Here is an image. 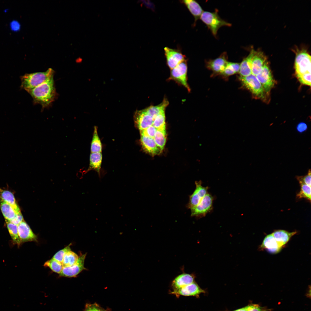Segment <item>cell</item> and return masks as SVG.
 Wrapping results in <instances>:
<instances>
[{
    "label": "cell",
    "mask_w": 311,
    "mask_h": 311,
    "mask_svg": "<svg viewBox=\"0 0 311 311\" xmlns=\"http://www.w3.org/2000/svg\"><path fill=\"white\" fill-rule=\"evenodd\" d=\"M54 75L35 88L27 91L31 96L34 104H39L42 109L48 107L54 100L56 91Z\"/></svg>",
    "instance_id": "obj_1"
},
{
    "label": "cell",
    "mask_w": 311,
    "mask_h": 311,
    "mask_svg": "<svg viewBox=\"0 0 311 311\" xmlns=\"http://www.w3.org/2000/svg\"><path fill=\"white\" fill-rule=\"evenodd\" d=\"M54 70L50 68L43 72L26 73L20 77V88L27 91L40 85L54 75Z\"/></svg>",
    "instance_id": "obj_2"
},
{
    "label": "cell",
    "mask_w": 311,
    "mask_h": 311,
    "mask_svg": "<svg viewBox=\"0 0 311 311\" xmlns=\"http://www.w3.org/2000/svg\"><path fill=\"white\" fill-rule=\"evenodd\" d=\"M200 18L207 25L215 37H216L218 29L221 27L231 26V23L223 20L219 17L217 10L212 12L204 11Z\"/></svg>",
    "instance_id": "obj_3"
},
{
    "label": "cell",
    "mask_w": 311,
    "mask_h": 311,
    "mask_svg": "<svg viewBox=\"0 0 311 311\" xmlns=\"http://www.w3.org/2000/svg\"><path fill=\"white\" fill-rule=\"evenodd\" d=\"M242 84L256 97L263 100L267 97L261 84L256 76L251 74L246 77H239Z\"/></svg>",
    "instance_id": "obj_4"
},
{
    "label": "cell",
    "mask_w": 311,
    "mask_h": 311,
    "mask_svg": "<svg viewBox=\"0 0 311 311\" xmlns=\"http://www.w3.org/2000/svg\"><path fill=\"white\" fill-rule=\"evenodd\" d=\"M295 62L296 76L311 73V56L304 49L297 50Z\"/></svg>",
    "instance_id": "obj_5"
},
{
    "label": "cell",
    "mask_w": 311,
    "mask_h": 311,
    "mask_svg": "<svg viewBox=\"0 0 311 311\" xmlns=\"http://www.w3.org/2000/svg\"><path fill=\"white\" fill-rule=\"evenodd\" d=\"M187 61L186 60L171 69L170 75L168 80L175 81L190 92V89L187 82Z\"/></svg>",
    "instance_id": "obj_6"
},
{
    "label": "cell",
    "mask_w": 311,
    "mask_h": 311,
    "mask_svg": "<svg viewBox=\"0 0 311 311\" xmlns=\"http://www.w3.org/2000/svg\"><path fill=\"white\" fill-rule=\"evenodd\" d=\"M261 84L267 95L274 85L275 82L267 61L261 72L256 76Z\"/></svg>",
    "instance_id": "obj_7"
},
{
    "label": "cell",
    "mask_w": 311,
    "mask_h": 311,
    "mask_svg": "<svg viewBox=\"0 0 311 311\" xmlns=\"http://www.w3.org/2000/svg\"><path fill=\"white\" fill-rule=\"evenodd\" d=\"M166 63L172 69L186 59V56L179 48L173 49L166 47L164 48Z\"/></svg>",
    "instance_id": "obj_8"
},
{
    "label": "cell",
    "mask_w": 311,
    "mask_h": 311,
    "mask_svg": "<svg viewBox=\"0 0 311 311\" xmlns=\"http://www.w3.org/2000/svg\"><path fill=\"white\" fill-rule=\"evenodd\" d=\"M213 198L209 194H206L196 206L190 209L192 216L202 217L212 209Z\"/></svg>",
    "instance_id": "obj_9"
},
{
    "label": "cell",
    "mask_w": 311,
    "mask_h": 311,
    "mask_svg": "<svg viewBox=\"0 0 311 311\" xmlns=\"http://www.w3.org/2000/svg\"><path fill=\"white\" fill-rule=\"evenodd\" d=\"M87 253L81 254L79 257L77 262L73 265L63 267L59 274L60 276L72 277L76 276L86 268L84 267V262Z\"/></svg>",
    "instance_id": "obj_10"
},
{
    "label": "cell",
    "mask_w": 311,
    "mask_h": 311,
    "mask_svg": "<svg viewBox=\"0 0 311 311\" xmlns=\"http://www.w3.org/2000/svg\"><path fill=\"white\" fill-rule=\"evenodd\" d=\"M228 56L226 52L222 53L218 58L210 60L206 62L207 68L216 74H221L226 66L228 62Z\"/></svg>",
    "instance_id": "obj_11"
},
{
    "label": "cell",
    "mask_w": 311,
    "mask_h": 311,
    "mask_svg": "<svg viewBox=\"0 0 311 311\" xmlns=\"http://www.w3.org/2000/svg\"><path fill=\"white\" fill-rule=\"evenodd\" d=\"M134 119L136 124L140 131L145 130L153 125V119L145 109L136 111L135 113Z\"/></svg>",
    "instance_id": "obj_12"
},
{
    "label": "cell",
    "mask_w": 311,
    "mask_h": 311,
    "mask_svg": "<svg viewBox=\"0 0 311 311\" xmlns=\"http://www.w3.org/2000/svg\"><path fill=\"white\" fill-rule=\"evenodd\" d=\"M17 228L21 244L28 242H37V236L24 220L17 225Z\"/></svg>",
    "instance_id": "obj_13"
},
{
    "label": "cell",
    "mask_w": 311,
    "mask_h": 311,
    "mask_svg": "<svg viewBox=\"0 0 311 311\" xmlns=\"http://www.w3.org/2000/svg\"><path fill=\"white\" fill-rule=\"evenodd\" d=\"M205 292L196 283L194 282L178 290L172 291L170 293L175 295L177 297L180 295L198 297L200 294Z\"/></svg>",
    "instance_id": "obj_14"
},
{
    "label": "cell",
    "mask_w": 311,
    "mask_h": 311,
    "mask_svg": "<svg viewBox=\"0 0 311 311\" xmlns=\"http://www.w3.org/2000/svg\"><path fill=\"white\" fill-rule=\"evenodd\" d=\"M195 184L196 189L189 197L188 206L190 209L198 205L203 198L208 194L207 187L202 186L200 181H196Z\"/></svg>",
    "instance_id": "obj_15"
},
{
    "label": "cell",
    "mask_w": 311,
    "mask_h": 311,
    "mask_svg": "<svg viewBox=\"0 0 311 311\" xmlns=\"http://www.w3.org/2000/svg\"><path fill=\"white\" fill-rule=\"evenodd\" d=\"M260 248L266 250L270 253L274 254L278 253L282 248L279 245L271 233L265 236Z\"/></svg>",
    "instance_id": "obj_16"
},
{
    "label": "cell",
    "mask_w": 311,
    "mask_h": 311,
    "mask_svg": "<svg viewBox=\"0 0 311 311\" xmlns=\"http://www.w3.org/2000/svg\"><path fill=\"white\" fill-rule=\"evenodd\" d=\"M267 57L261 51H256L252 61V74L256 76L262 70L266 62Z\"/></svg>",
    "instance_id": "obj_17"
},
{
    "label": "cell",
    "mask_w": 311,
    "mask_h": 311,
    "mask_svg": "<svg viewBox=\"0 0 311 311\" xmlns=\"http://www.w3.org/2000/svg\"><path fill=\"white\" fill-rule=\"evenodd\" d=\"M141 140L144 149L152 155L159 154L162 150L156 144L153 138L141 135Z\"/></svg>",
    "instance_id": "obj_18"
},
{
    "label": "cell",
    "mask_w": 311,
    "mask_h": 311,
    "mask_svg": "<svg viewBox=\"0 0 311 311\" xmlns=\"http://www.w3.org/2000/svg\"><path fill=\"white\" fill-rule=\"evenodd\" d=\"M194 276L187 274H183L177 277L173 281L172 287L173 291L181 288L194 282Z\"/></svg>",
    "instance_id": "obj_19"
},
{
    "label": "cell",
    "mask_w": 311,
    "mask_h": 311,
    "mask_svg": "<svg viewBox=\"0 0 311 311\" xmlns=\"http://www.w3.org/2000/svg\"><path fill=\"white\" fill-rule=\"evenodd\" d=\"M256 52L252 49L240 64L239 73L240 77L247 76L252 74V61Z\"/></svg>",
    "instance_id": "obj_20"
},
{
    "label": "cell",
    "mask_w": 311,
    "mask_h": 311,
    "mask_svg": "<svg viewBox=\"0 0 311 311\" xmlns=\"http://www.w3.org/2000/svg\"><path fill=\"white\" fill-rule=\"evenodd\" d=\"M181 2L184 4L194 16L195 22L200 18L204 12L200 4L196 1L193 0H184Z\"/></svg>",
    "instance_id": "obj_21"
},
{
    "label": "cell",
    "mask_w": 311,
    "mask_h": 311,
    "mask_svg": "<svg viewBox=\"0 0 311 311\" xmlns=\"http://www.w3.org/2000/svg\"><path fill=\"white\" fill-rule=\"evenodd\" d=\"M296 233V231L289 232L284 230H279L274 231L272 234L278 244L282 248Z\"/></svg>",
    "instance_id": "obj_22"
},
{
    "label": "cell",
    "mask_w": 311,
    "mask_h": 311,
    "mask_svg": "<svg viewBox=\"0 0 311 311\" xmlns=\"http://www.w3.org/2000/svg\"><path fill=\"white\" fill-rule=\"evenodd\" d=\"M0 196L4 201L11 206L16 214L21 213L15 197L11 192L0 188Z\"/></svg>",
    "instance_id": "obj_23"
},
{
    "label": "cell",
    "mask_w": 311,
    "mask_h": 311,
    "mask_svg": "<svg viewBox=\"0 0 311 311\" xmlns=\"http://www.w3.org/2000/svg\"><path fill=\"white\" fill-rule=\"evenodd\" d=\"M102 156L101 152L91 153L90 158V164L87 172L92 170L96 171L100 177Z\"/></svg>",
    "instance_id": "obj_24"
},
{
    "label": "cell",
    "mask_w": 311,
    "mask_h": 311,
    "mask_svg": "<svg viewBox=\"0 0 311 311\" xmlns=\"http://www.w3.org/2000/svg\"><path fill=\"white\" fill-rule=\"evenodd\" d=\"M169 102L166 98L160 104L156 106H150L145 109L147 113L151 116L153 120L159 113L165 111L166 108L168 106Z\"/></svg>",
    "instance_id": "obj_25"
},
{
    "label": "cell",
    "mask_w": 311,
    "mask_h": 311,
    "mask_svg": "<svg viewBox=\"0 0 311 311\" xmlns=\"http://www.w3.org/2000/svg\"><path fill=\"white\" fill-rule=\"evenodd\" d=\"M0 208L5 220L11 221L16 215L13 208L0 196Z\"/></svg>",
    "instance_id": "obj_26"
},
{
    "label": "cell",
    "mask_w": 311,
    "mask_h": 311,
    "mask_svg": "<svg viewBox=\"0 0 311 311\" xmlns=\"http://www.w3.org/2000/svg\"><path fill=\"white\" fill-rule=\"evenodd\" d=\"M7 230L12 239V242L19 247L21 244L19 237L17 225L9 221L5 220Z\"/></svg>",
    "instance_id": "obj_27"
},
{
    "label": "cell",
    "mask_w": 311,
    "mask_h": 311,
    "mask_svg": "<svg viewBox=\"0 0 311 311\" xmlns=\"http://www.w3.org/2000/svg\"><path fill=\"white\" fill-rule=\"evenodd\" d=\"M102 144L98 136L97 128L94 127V131L91 145V153L101 152Z\"/></svg>",
    "instance_id": "obj_28"
},
{
    "label": "cell",
    "mask_w": 311,
    "mask_h": 311,
    "mask_svg": "<svg viewBox=\"0 0 311 311\" xmlns=\"http://www.w3.org/2000/svg\"><path fill=\"white\" fill-rule=\"evenodd\" d=\"M153 139L157 145L162 150L165 145L166 140V129L157 130Z\"/></svg>",
    "instance_id": "obj_29"
},
{
    "label": "cell",
    "mask_w": 311,
    "mask_h": 311,
    "mask_svg": "<svg viewBox=\"0 0 311 311\" xmlns=\"http://www.w3.org/2000/svg\"><path fill=\"white\" fill-rule=\"evenodd\" d=\"M79 258L78 255L74 252L70 251L65 255L62 264L63 267L71 266L75 264Z\"/></svg>",
    "instance_id": "obj_30"
},
{
    "label": "cell",
    "mask_w": 311,
    "mask_h": 311,
    "mask_svg": "<svg viewBox=\"0 0 311 311\" xmlns=\"http://www.w3.org/2000/svg\"><path fill=\"white\" fill-rule=\"evenodd\" d=\"M240 64L228 62L226 66L221 74L225 76H229L239 72Z\"/></svg>",
    "instance_id": "obj_31"
},
{
    "label": "cell",
    "mask_w": 311,
    "mask_h": 311,
    "mask_svg": "<svg viewBox=\"0 0 311 311\" xmlns=\"http://www.w3.org/2000/svg\"><path fill=\"white\" fill-rule=\"evenodd\" d=\"M44 266L50 268L53 272L60 274L61 272L63 266L61 263L56 260L53 258L45 262Z\"/></svg>",
    "instance_id": "obj_32"
},
{
    "label": "cell",
    "mask_w": 311,
    "mask_h": 311,
    "mask_svg": "<svg viewBox=\"0 0 311 311\" xmlns=\"http://www.w3.org/2000/svg\"><path fill=\"white\" fill-rule=\"evenodd\" d=\"M152 125L157 130L166 129L165 111L158 114L153 120Z\"/></svg>",
    "instance_id": "obj_33"
},
{
    "label": "cell",
    "mask_w": 311,
    "mask_h": 311,
    "mask_svg": "<svg viewBox=\"0 0 311 311\" xmlns=\"http://www.w3.org/2000/svg\"><path fill=\"white\" fill-rule=\"evenodd\" d=\"M300 191L297 195L299 198H305L310 201L311 198V186L305 184H300Z\"/></svg>",
    "instance_id": "obj_34"
},
{
    "label": "cell",
    "mask_w": 311,
    "mask_h": 311,
    "mask_svg": "<svg viewBox=\"0 0 311 311\" xmlns=\"http://www.w3.org/2000/svg\"><path fill=\"white\" fill-rule=\"evenodd\" d=\"M71 245V244H69L65 248L58 251L54 255L52 258L62 263L64 257L66 254L68 252L71 251L70 247Z\"/></svg>",
    "instance_id": "obj_35"
},
{
    "label": "cell",
    "mask_w": 311,
    "mask_h": 311,
    "mask_svg": "<svg viewBox=\"0 0 311 311\" xmlns=\"http://www.w3.org/2000/svg\"><path fill=\"white\" fill-rule=\"evenodd\" d=\"M296 76L300 83L304 85L310 86V73H306Z\"/></svg>",
    "instance_id": "obj_36"
},
{
    "label": "cell",
    "mask_w": 311,
    "mask_h": 311,
    "mask_svg": "<svg viewBox=\"0 0 311 311\" xmlns=\"http://www.w3.org/2000/svg\"><path fill=\"white\" fill-rule=\"evenodd\" d=\"M297 178L300 184H305L311 186V171L309 169L307 174L304 176H297Z\"/></svg>",
    "instance_id": "obj_37"
},
{
    "label": "cell",
    "mask_w": 311,
    "mask_h": 311,
    "mask_svg": "<svg viewBox=\"0 0 311 311\" xmlns=\"http://www.w3.org/2000/svg\"><path fill=\"white\" fill-rule=\"evenodd\" d=\"M157 129L152 125L143 130L140 131L141 135L153 138Z\"/></svg>",
    "instance_id": "obj_38"
},
{
    "label": "cell",
    "mask_w": 311,
    "mask_h": 311,
    "mask_svg": "<svg viewBox=\"0 0 311 311\" xmlns=\"http://www.w3.org/2000/svg\"><path fill=\"white\" fill-rule=\"evenodd\" d=\"M84 311H107L97 304H86Z\"/></svg>",
    "instance_id": "obj_39"
},
{
    "label": "cell",
    "mask_w": 311,
    "mask_h": 311,
    "mask_svg": "<svg viewBox=\"0 0 311 311\" xmlns=\"http://www.w3.org/2000/svg\"><path fill=\"white\" fill-rule=\"evenodd\" d=\"M9 25L11 30L14 32L19 31L21 28V24L17 20L14 19L11 20L10 22Z\"/></svg>",
    "instance_id": "obj_40"
},
{
    "label": "cell",
    "mask_w": 311,
    "mask_h": 311,
    "mask_svg": "<svg viewBox=\"0 0 311 311\" xmlns=\"http://www.w3.org/2000/svg\"><path fill=\"white\" fill-rule=\"evenodd\" d=\"M24 220L23 216L20 213L18 214H16L14 218L10 221L18 225Z\"/></svg>",
    "instance_id": "obj_41"
},
{
    "label": "cell",
    "mask_w": 311,
    "mask_h": 311,
    "mask_svg": "<svg viewBox=\"0 0 311 311\" xmlns=\"http://www.w3.org/2000/svg\"><path fill=\"white\" fill-rule=\"evenodd\" d=\"M265 309L256 304H251L248 306V311H266Z\"/></svg>",
    "instance_id": "obj_42"
},
{
    "label": "cell",
    "mask_w": 311,
    "mask_h": 311,
    "mask_svg": "<svg viewBox=\"0 0 311 311\" xmlns=\"http://www.w3.org/2000/svg\"><path fill=\"white\" fill-rule=\"evenodd\" d=\"M307 126L306 124L304 122H301L297 125V129L298 132H302L305 131L307 129Z\"/></svg>",
    "instance_id": "obj_43"
},
{
    "label": "cell",
    "mask_w": 311,
    "mask_h": 311,
    "mask_svg": "<svg viewBox=\"0 0 311 311\" xmlns=\"http://www.w3.org/2000/svg\"><path fill=\"white\" fill-rule=\"evenodd\" d=\"M248 306L233 311H248Z\"/></svg>",
    "instance_id": "obj_44"
},
{
    "label": "cell",
    "mask_w": 311,
    "mask_h": 311,
    "mask_svg": "<svg viewBox=\"0 0 311 311\" xmlns=\"http://www.w3.org/2000/svg\"><path fill=\"white\" fill-rule=\"evenodd\" d=\"M9 9H8V8L5 9L3 10V12H4L5 13H6V12H7L9 11Z\"/></svg>",
    "instance_id": "obj_45"
}]
</instances>
